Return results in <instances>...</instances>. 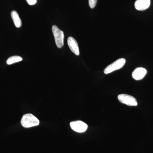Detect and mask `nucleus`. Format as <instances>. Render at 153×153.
Listing matches in <instances>:
<instances>
[{
	"label": "nucleus",
	"mask_w": 153,
	"mask_h": 153,
	"mask_svg": "<svg viewBox=\"0 0 153 153\" xmlns=\"http://www.w3.org/2000/svg\"><path fill=\"white\" fill-rule=\"evenodd\" d=\"M39 120L35 116L28 114L23 116L21 120V124L25 128H30L38 126Z\"/></svg>",
	"instance_id": "obj_1"
},
{
	"label": "nucleus",
	"mask_w": 153,
	"mask_h": 153,
	"mask_svg": "<svg viewBox=\"0 0 153 153\" xmlns=\"http://www.w3.org/2000/svg\"><path fill=\"white\" fill-rule=\"evenodd\" d=\"M23 60L22 57L19 56H13L9 57L7 61V63L8 65H11L13 63L20 62Z\"/></svg>",
	"instance_id": "obj_10"
},
{
	"label": "nucleus",
	"mask_w": 153,
	"mask_h": 153,
	"mask_svg": "<svg viewBox=\"0 0 153 153\" xmlns=\"http://www.w3.org/2000/svg\"><path fill=\"white\" fill-rule=\"evenodd\" d=\"M71 128L74 131L78 133H83L87 130L88 126L81 121H76L70 123Z\"/></svg>",
	"instance_id": "obj_5"
},
{
	"label": "nucleus",
	"mask_w": 153,
	"mask_h": 153,
	"mask_svg": "<svg viewBox=\"0 0 153 153\" xmlns=\"http://www.w3.org/2000/svg\"><path fill=\"white\" fill-rule=\"evenodd\" d=\"M26 1L30 5H33L36 4L37 0H26Z\"/></svg>",
	"instance_id": "obj_12"
},
{
	"label": "nucleus",
	"mask_w": 153,
	"mask_h": 153,
	"mask_svg": "<svg viewBox=\"0 0 153 153\" xmlns=\"http://www.w3.org/2000/svg\"><path fill=\"white\" fill-rule=\"evenodd\" d=\"M118 99L121 103L128 106H137V102L134 97L126 94H120L118 96Z\"/></svg>",
	"instance_id": "obj_4"
},
{
	"label": "nucleus",
	"mask_w": 153,
	"mask_h": 153,
	"mask_svg": "<svg viewBox=\"0 0 153 153\" xmlns=\"http://www.w3.org/2000/svg\"><path fill=\"white\" fill-rule=\"evenodd\" d=\"M126 62V60L124 58H121L118 59L105 68L104 70V74H109L116 70L120 69L124 66Z\"/></svg>",
	"instance_id": "obj_3"
},
{
	"label": "nucleus",
	"mask_w": 153,
	"mask_h": 153,
	"mask_svg": "<svg viewBox=\"0 0 153 153\" xmlns=\"http://www.w3.org/2000/svg\"><path fill=\"white\" fill-rule=\"evenodd\" d=\"M147 73L146 69L142 67H139L134 70L132 74V76L135 80H140L144 77Z\"/></svg>",
	"instance_id": "obj_7"
},
{
	"label": "nucleus",
	"mask_w": 153,
	"mask_h": 153,
	"mask_svg": "<svg viewBox=\"0 0 153 153\" xmlns=\"http://www.w3.org/2000/svg\"><path fill=\"white\" fill-rule=\"evenodd\" d=\"M67 43L71 52L77 56L79 55V47L76 40L73 37H69L67 39Z\"/></svg>",
	"instance_id": "obj_6"
},
{
	"label": "nucleus",
	"mask_w": 153,
	"mask_h": 153,
	"mask_svg": "<svg viewBox=\"0 0 153 153\" xmlns=\"http://www.w3.org/2000/svg\"><path fill=\"white\" fill-rule=\"evenodd\" d=\"M151 0H137L134 4L135 8L139 11H143L150 7Z\"/></svg>",
	"instance_id": "obj_8"
},
{
	"label": "nucleus",
	"mask_w": 153,
	"mask_h": 153,
	"mask_svg": "<svg viewBox=\"0 0 153 153\" xmlns=\"http://www.w3.org/2000/svg\"><path fill=\"white\" fill-rule=\"evenodd\" d=\"M97 0H88L89 7L91 9L94 8L96 7Z\"/></svg>",
	"instance_id": "obj_11"
},
{
	"label": "nucleus",
	"mask_w": 153,
	"mask_h": 153,
	"mask_svg": "<svg viewBox=\"0 0 153 153\" xmlns=\"http://www.w3.org/2000/svg\"><path fill=\"white\" fill-rule=\"evenodd\" d=\"M52 31L55 38L56 46L58 48H62L64 45V33L56 25L52 26Z\"/></svg>",
	"instance_id": "obj_2"
},
{
	"label": "nucleus",
	"mask_w": 153,
	"mask_h": 153,
	"mask_svg": "<svg viewBox=\"0 0 153 153\" xmlns=\"http://www.w3.org/2000/svg\"><path fill=\"white\" fill-rule=\"evenodd\" d=\"M11 15L15 26L17 28L21 27H22V22L18 13L16 11H13Z\"/></svg>",
	"instance_id": "obj_9"
}]
</instances>
